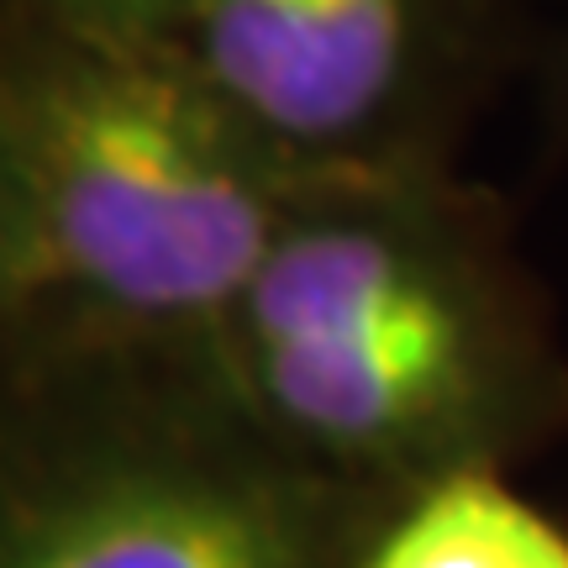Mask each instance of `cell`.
Here are the masks:
<instances>
[{
	"instance_id": "8992f818",
	"label": "cell",
	"mask_w": 568,
	"mask_h": 568,
	"mask_svg": "<svg viewBox=\"0 0 568 568\" xmlns=\"http://www.w3.org/2000/svg\"><path fill=\"white\" fill-rule=\"evenodd\" d=\"M84 17V32H148L153 21L180 17V0H53Z\"/></svg>"
},
{
	"instance_id": "277c9868",
	"label": "cell",
	"mask_w": 568,
	"mask_h": 568,
	"mask_svg": "<svg viewBox=\"0 0 568 568\" xmlns=\"http://www.w3.org/2000/svg\"><path fill=\"white\" fill-rule=\"evenodd\" d=\"M190 63L268 148L326 169H400L385 148L422 101L437 0H180Z\"/></svg>"
},
{
	"instance_id": "3957f363",
	"label": "cell",
	"mask_w": 568,
	"mask_h": 568,
	"mask_svg": "<svg viewBox=\"0 0 568 568\" xmlns=\"http://www.w3.org/2000/svg\"><path fill=\"white\" fill-rule=\"evenodd\" d=\"M0 568H326V521L284 468L142 437L17 479Z\"/></svg>"
},
{
	"instance_id": "7a4b0ae2",
	"label": "cell",
	"mask_w": 568,
	"mask_h": 568,
	"mask_svg": "<svg viewBox=\"0 0 568 568\" xmlns=\"http://www.w3.org/2000/svg\"><path fill=\"white\" fill-rule=\"evenodd\" d=\"M268 142L142 32H84L0 80L17 268L126 316L232 311L290 222Z\"/></svg>"
},
{
	"instance_id": "52a82bcc",
	"label": "cell",
	"mask_w": 568,
	"mask_h": 568,
	"mask_svg": "<svg viewBox=\"0 0 568 568\" xmlns=\"http://www.w3.org/2000/svg\"><path fill=\"white\" fill-rule=\"evenodd\" d=\"M17 268V253H11V222H6V201H0V274Z\"/></svg>"
},
{
	"instance_id": "6da1fadb",
	"label": "cell",
	"mask_w": 568,
	"mask_h": 568,
	"mask_svg": "<svg viewBox=\"0 0 568 568\" xmlns=\"http://www.w3.org/2000/svg\"><path fill=\"white\" fill-rule=\"evenodd\" d=\"M232 316L268 422L358 474L489 468L552 406L506 253L410 163L326 174Z\"/></svg>"
},
{
	"instance_id": "5b68a950",
	"label": "cell",
	"mask_w": 568,
	"mask_h": 568,
	"mask_svg": "<svg viewBox=\"0 0 568 568\" xmlns=\"http://www.w3.org/2000/svg\"><path fill=\"white\" fill-rule=\"evenodd\" d=\"M353 568H568V531L495 468L422 485Z\"/></svg>"
}]
</instances>
